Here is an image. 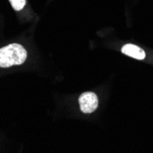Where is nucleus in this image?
Here are the masks:
<instances>
[{"label":"nucleus","mask_w":153,"mask_h":153,"mask_svg":"<svg viewBox=\"0 0 153 153\" xmlns=\"http://www.w3.org/2000/svg\"><path fill=\"white\" fill-rule=\"evenodd\" d=\"M27 59V51L18 43H12L0 49V67L8 68L13 65H20Z\"/></svg>","instance_id":"obj_1"},{"label":"nucleus","mask_w":153,"mask_h":153,"mask_svg":"<svg viewBox=\"0 0 153 153\" xmlns=\"http://www.w3.org/2000/svg\"><path fill=\"white\" fill-rule=\"evenodd\" d=\"M80 108L82 113L91 114L96 110L98 106V98L97 95L93 92H85L79 97Z\"/></svg>","instance_id":"obj_2"},{"label":"nucleus","mask_w":153,"mask_h":153,"mask_svg":"<svg viewBox=\"0 0 153 153\" xmlns=\"http://www.w3.org/2000/svg\"><path fill=\"white\" fill-rule=\"evenodd\" d=\"M121 51L124 54L128 55V56H129V57L135 58L137 60H143L146 56L145 51L141 48L137 47L134 44L124 45L121 49Z\"/></svg>","instance_id":"obj_3"},{"label":"nucleus","mask_w":153,"mask_h":153,"mask_svg":"<svg viewBox=\"0 0 153 153\" xmlns=\"http://www.w3.org/2000/svg\"><path fill=\"white\" fill-rule=\"evenodd\" d=\"M9 2L16 11L21 10L26 5V0H9Z\"/></svg>","instance_id":"obj_4"}]
</instances>
